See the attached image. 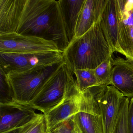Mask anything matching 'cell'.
<instances>
[{
	"label": "cell",
	"mask_w": 133,
	"mask_h": 133,
	"mask_svg": "<svg viewBox=\"0 0 133 133\" xmlns=\"http://www.w3.org/2000/svg\"><path fill=\"white\" fill-rule=\"evenodd\" d=\"M14 32L53 41L62 52L70 43L59 1L19 0Z\"/></svg>",
	"instance_id": "1"
},
{
	"label": "cell",
	"mask_w": 133,
	"mask_h": 133,
	"mask_svg": "<svg viewBox=\"0 0 133 133\" xmlns=\"http://www.w3.org/2000/svg\"><path fill=\"white\" fill-rule=\"evenodd\" d=\"M99 18L86 33L70 42L63 52L64 61L73 73L77 69L95 70L112 57L113 52L101 29Z\"/></svg>",
	"instance_id": "2"
},
{
	"label": "cell",
	"mask_w": 133,
	"mask_h": 133,
	"mask_svg": "<svg viewBox=\"0 0 133 133\" xmlns=\"http://www.w3.org/2000/svg\"><path fill=\"white\" fill-rule=\"evenodd\" d=\"M73 75L63 61L46 79L37 95L29 105L45 114L81 92Z\"/></svg>",
	"instance_id": "3"
},
{
	"label": "cell",
	"mask_w": 133,
	"mask_h": 133,
	"mask_svg": "<svg viewBox=\"0 0 133 133\" xmlns=\"http://www.w3.org/2000/svg\"><path fill=\"white\" fill-rule=\"evenodd\" d=\"M62 62L39 70L6 74L14 100L29 105L37 95L46 79Z\"/></svg>",
	"instance_id": "4"
},
{
	"label": "cell",
	"mask_w": 133,
	"mask_h": 133,
	"mask_svg": "<svg viewBox=\"0 0 133 133\" xmlns=\"http://www.w3.org/2000/svg\"><path fill=\"white\" fill-rule=\"evenodd\" d=\"M63 54L59 52L35 53L0 52V70L7 74L39 70L63 62Z\"/></svg>",
	"instance_id": "5"
},
{
	"label": "cell",
	"mask_w": 133,
	"mask_h": 133,
	"mask_svg": "<svg viewBox=\"0 0 133 133\" xmlns=\"http://www.w3.org/2000/svg\"><path fill=\"white\" fill-rule=\"evenodd\" d=\"M96 95V93L91 89L81 92L79 95L78 111L72 119L80 133H103Z\"/></svg>",
	"instance_id": "6"
},
{
	"label": "cell",
	"mask_w": 133,
	"mask_h": 133,
	"mask_svg": "<svg viewBox=\"0 0 133 133\" xmlns=\"http://www.w3.org/2000/svg\"><path fill=\"white\" fill-rule=\"evenodd\" d=\"M48 52H62L53 41L16 32L0 33V52L35 53Z\"/></svg>",
	"instance_id": "7"
},
{
	"label": "cell",
	"mask_w": 133,
	"mask_h": 133,
	"mask_svg": "<svg viewBox=\"0 0 133 133\" xmlns=\"http://www.w3.org/2000/svg\"><path fill=\"white\" fill-rule=\"evenodd\" d=\"M118 21V51L133 61V1L116 0Z\"/></svg>",
	"instance_id": "8"
},
{
	"label": "cell",
	"mask_w": 133,
	"mask_h": 133,
	"mask_svg": "<svg viewBox=\"0 0 133 133\" xmlns=\"http://www.w3.org/2000/svg\"><path fill=\"white\" fill-rule=\"evenodd\" d=\"M124 96L113 85L103 87L96 96L102 121L103 133H112Z\"/></svg>",
	"instance_id": "9"
},
{
	"label": "cell",
	"mask_w": 133,
	"mask_h": 133,
	"mask_svg": "<svg viewBox=\"0 0 133 133\" xmlns=\"http://www.w3.org/2000/svg\"><path fill=\"white\" fill-rule=\"evenodd\" d=\"M40 115L28 105L15 101L0 103V133L26 125Z\"/></svg>",
	"instance_id": "10"
},
{
	"label": "cell",
	"mask_w": 133,
	"mask_h": 133,
	"mask_svg": "<svg viewBox=\"0 0 133 133\" xmlns=\"http://www.w3.org/2000/svg\"><path fill=\"white\" fill-rule=\"evenodd\" d=\"M111 84L123 95L133 98V61L120 57L113 61Z\"/></svg>",
	"instance_id": "11"
},
{
	"label": "cell",
	"mask_w": 133,
	"mask_h": 133,
	"mask_svg": "<svg viewBox=\"0 0 133 133\" xmlns=\"http://www.w3.org/2000/svg\"><path fill=\"white\" fill-rule=\"evenodd\" d=\"M103 35L113 52L118 51V21L116 0H104L99 18Z\"/></svg>",
	"instance_id": "12"
},
{
	"label": "cell",
	"mask_w": 133,
	"mask_h": 133,
	"mask_svg": "<svg viewBox=\"0 0 133 133\" xmlns=\"http://www.w3.org/2000/svg\"><path fill=\"white\" fill-rule=\"evenodd\" d=\"M74 96L44 115L45 133H49L61 123L72 118L77 112L79 95Z\"/></svg>",
	"instance_id": "13"
},
{
	"label": "cell",
	"mask_w": 133,
	"mask_h": 133,
	"mask_svg": "<svg viewBox=\"0 0 133 133\" xmlns=\"http://www.w3.org/2000/svg\"><path fill=\"white\" fill-rule=\"evenodd\" d=\"M104 2V0H84L77 22L74 39L86 33L98 19Z\"/></svg>",
	"instance_id": "14"
},
{
	"label": "cell",
	"mask_w": 133,
	"mask_h": 133,
	"mask_svg": "<svg viewBox=\"0 0 133 133\" xmlns=\"http://www.w3.org/2000/svg\"><path fill=\"white\" fill-rule=\"evenodd\" d=\"M70 43L74 38L79 14L84 0H59Z\"/></svg>",
	"instance_id": "15"
},
{
	"label": "cell",
	"mask_w": 133,
	"mask_h": 133,
	"mask_svg": "<svg viewBox=\"0 0 133 133\" xmlns=\"http://www.w3.org/2000/svg\"><path fill=\"white\" fill-rule=\"evenodd\" d=\"M18 0H0V33L14 32Z\"/></svg>",
	"instance_id": "16"
},
{
	"label": "cell",
	"mask_w": 133,
	"mask_h": 133,
	"mask_svg": "<svg viewBox=\"0 0 133 133\" xmlns=\"http://www.w3.org/2000/svg\"><path fill=\"white\" fill-rule=\"evenodd\" d=\"M73 74L76 77V83L81 92L96 86H102L96 77L94 70L77 69Z\"/></svg>",
	"instance_id": "17"
},
{
	"label": "cell",
	"mask_w": 133,
	"mask_h": 133,
	"mask_svg": "<svg viewBox=\"0 0 133 133\" xmlns=\"http://www.w3.org/2000/svg\"><path fill=\"white\" fill-rule=\"evenodd\" d=\"M113 61V59L111 57L94 70L96 77L102 86H108L111 84Z\"/></svg>",
	"instance_id": "18"
},
{
	"label": "cell",
	"mask_w": 133,
	"mask_h": 133,
	"mask_svg": "<svg viewBox=\"0 0 133 133\" xmlns=\"http://www.w3.org/2000/svg\"><path fill=\"white\" fill-rule=\"evenodd\" d=\"M130 99L124 97L120 109L116 124L112 133H129L127 124V111Z\"/></svg>",
	"instance_id": "19"
},
{
	"label": "cell",
	"mask_w": 133,
	"mask_h": 133,
	"mask_svg": "<svg viewBox=\"0 0 133 133\" xmlns=\"http://www.w3.org/2000/svg\"><path fill=\"white\" fill-rule=\"evenodd\" d=\"M0 103H8L15 101L6 74L1 70H0Z\"/></svg>",
	"instance_id": "20"
},
{
	"label": "cell",
	"mask_w": 133,
	"mask_h": 133,
	"mask_svg": "<svg viewBox=\"0 0 133 133\" xmlns=\"http://www.w3.org/2000/svg\"><path fill=\"white\" fill-rule=\"evenodd\" d=\"M75 128V124L72 117L61 123L49 133H72Z\"/></svg>",
	"instance_id": "21"
},
{
	"label": "cell",
	"mask_w": 133,
	"mask_h": 133,
	"mask_svg": "<svg viewBox=\"0 0 133 133\" xmlns=\"http://www.w3.org/2000/svg\"><path fill=\"white\" fill-rule=\"evenodd\" d=\"M43 114H40V116L36 119L29 123L26 125L11 129L2 133H25L29 129L36 124L39 121H40L43 118Z\"/></svg>",
	"instance_id": "22"
},
{
	"label": "cell",
	"mask_w": 133,
	"mask_h": 133,
	"mask_svg": "<svg viewBox=\"0 0 133 133\" xmlns=\"http://www.w3.org/2000/svg\"><path fill=\"white\" fill-rule=\"evenodd\" d=\"M127 119L129 133H133V98L129 102Z\"/></svg>",
	"instance_id": "23"
},
{
	"label": "cell",
	"mask_w": 133,
	"mask_h": 133,
	"mask_svg": "<svg viewBox=\"0 0 133 133\" xmlns=\"http://www.w3.org/2000/svg\"><path fill=\"white\" fill-rule=\"evenodd\" d=\"M45 123L43 117L40 121L25 133H45Z\"/></svg>",
	"instance_id": "24"
},
{
	"label": "cell",
	"mask_w": 133,
	"mask_h": 133,
	"mask_svg": "<svg viewBox=\"0 0 133 133\" xmlns=\"http://www.w3.org/2000/svg\"><path fill=\"white\" fill-rule=\"evenodd\" d=\"M72 133H80L78 130L77 128L75 127V125L74 130V131H73Z\"/></svg>",
	"instance_id": "25"
}]
</instances>
